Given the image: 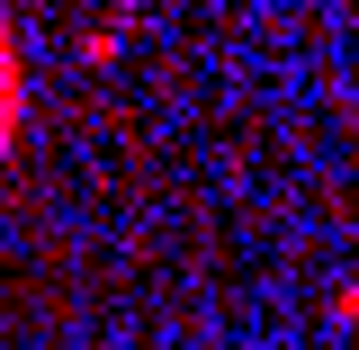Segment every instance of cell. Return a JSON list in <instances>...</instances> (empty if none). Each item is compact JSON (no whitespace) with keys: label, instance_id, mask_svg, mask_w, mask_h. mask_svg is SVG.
Segmentation results:
<instances>
[{"label":"cell","instance_id":"1","mask_svg":"<svg viewBox=\"0 0 359 350\" xmlns=\"http://www.w3.org/2000/svg\"><path fill=\"white\" fill-rule=\"evenodd\" d=\"M18 117H27V81H18V45H9V18H0V153L18 144Z\"/></svg>","mask_w":359,"mask_h":350}]
</instances>
